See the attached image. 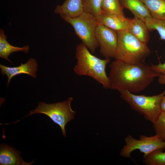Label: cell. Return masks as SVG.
<instances>
[{
  "label": "cell",
  "instance_id": "6da1fadb",
  "mask_svg": "<svg viewBox=\"0 0 165 165\" xmlns=\"http://www.w3.org/2000/svg\"><path fill=\"white\" fill-rule=\"evenodd\" d=\"M110 89L134 93L145 90L160 74L145 61L129 64L116 59L110 65Z\"/></svg>",
  "mask_w": 165,
  "mask_h": 165
},
{
  "label": "cell",
  "instance_id": "7a4b0ae2",
  "mask_svg": "<svg viewBox=\"0 0 165 165\" xmlns=\"http://www.w3.org/2000/svg\"><path fill=\"white\" fill-rule=\"evenodd\" d=\"M76 50L77 62L73 68L74 72L78 75L90 77L102 84L105 88H109L105 69L110 58L103 59L95 56L82 43L77 45Z\"/></svg>",
  "mask_w": 165,
  "mask_h": 165
},
{
  "label": "cell",
  "instance_id": "3957f363",
  "mask_svg": "<svg viewBox=\"0 0 165 165\" xmlns=\"http://www.w3.org/2000/svg\"><path fill=\"white\" fill-rule=\"evenodd\" d=\"M118 45L115 59L129 64L145 61L151 51L146 44L127 31L117 32Z\"/></svg>",
  "mask_w": 165,
  "mask_h": 165
},
{
  "label": "cell",
  "instance_id": "277c9868",
  "mask_svg": "<svg viewBox=\"0 0 165 165\" xmlns=\"http://www.w3.org/2000/svg\"><path fill=\"white\" fill-rule=\"evenodd\" d=\"M121 97L134 110L142 115L147 120L153 123L161 112L160 103L165 90L151 96L138 95L126 90L119 91Z\"/></svg>",
  "mask_w": 165,
  "mask_h": 165
},
{
  "label": "cell",
  "instance_id": "5b68a950",
  "mask_svg": "<svg viewBox=\"0 0 165 165\" xmlns=\"http://www.w3.org/2000/svg\"><path fill=\"white\" fill-rule=\"evenodd\" d=\"M60 16L72 26L76 35L91 53H95L99 47L95 35L98 24L96 18L92 14L84 12L74 18L63 15Z\"/></svg>",
  "mask_w": 165,
  "mask_h": 165
},
{
  "label": "cell",
  "instance_id": "8992f818",
  "mask_svg": "<svg viewBox=\"0 0 165 165\" xmlns=\"http://www.w3.org/2000/svg\"><path fill=\"white\" fill-rule=\"evenodd\" d=\"M73 100L72 97H70L63 102L51 104L40 102L35 109L30 111V113L24 117L36 113L45 114L60 127L62 134L66 137V125L74 119L76 113L71 107Z\"/></svg>",
  "mask_w": 165,
  "mask_h": 165
},
{
  "label": "cell",
  "instance_id": "52a82bcc",
  "mask_svg": "<svg viewBox=\"0 0 165 165\" xmlns=\"http://www.w3.org/2000/svg\"><path fill=\"white\" fill-rule=\"evenodd\" d=\"M125 141L126 144L121 151L120 155L126 158H131L130 154L136 150L143 153L144 157L155 150L165 149V142L156 134L152 136L141 135L139 139L129 135L125 138Z\"/></svg>",
  "mask_w": 165,
  "mask_h": 165
},
{
  "label": "cell",
  "instance_id": "ba28073f",
  "mask_svg": "<svg viewBox=\"0 0 165 165\" xmlns=\"http://www.w3.org/2000/svg\"><path fill=\"white\" fill-rule=\"evenodd\" d=\"M95 35L102 56L105 58H115L118 45L117 32L98 24Z\"/></svg>",
  "mask_w": 165,
  "mask_h": 165
},
{
  "label": "cell",
  "instance_id": "9c48e42d",
  "mask_svg": "<svg viewBox=\"0 0 165 165\" xmlns=\"http://www.w3.org/2000/svg\"><path fill=\"white\" fill-rule=\"evenodd\" d=\"M38 64L36 60L31 58L25 64L21 63L19 66L9 67L2 64H0V71L2 74L7 76L8 81L6 84L9 85L12 78L17 75L24 74L29 75L34 78H36V72L38 70Z\"/></svg>",
  "mask_w": 165,
  "mask_h": 165
},
{
  "label": "cell",
  "instance_id": "30bf717a",
  "mask_svg": "<svg viewBox=\"0 0 165 165\" xmlns=\"http://www.w3.org/2000/svg\"><path fill=\"white\" fill-rule=\"evenodd\" d=\"M98 24L105 26L117 32L127 31L130 19L115 14L102 12L96 17Z\"/></svg>",
  "mask_w": 165,
  "mask_h": 165
},
{
  "label": "cell",
  "instance_id": "8fae6325",
  "mask_svg": "<svg viewBox=\"0 0 165 165\" xmlns=\"http://www.w3.org/2000/svg\"><path fill=\"white\" fill-rule=\"evenodd\" d=\"M21 152L9 145L2 143L0 146V165H30L34 163L26 162L20 156Z\"/></svg>",
  "mask_w": 165,
  "mask_h": 165
},
{
  "label": "cell",
  "instance_id": "7c38bea8",
  "mask_svg": "<svg viewBox=\"0 0 165 165\" xmlns=\"http://www.w3.org/2000/svg\"><path fill=\"white\" fill-rule=\"evenodd\" d=\"M54 12L70 17L78 16L83 12L82 0H65L62 5L57 6Z\"/></svg>",
  "mask_w": 165,
  "mask_h": 165
},
{
  "label": "cell",
  "instance_id": "4fadbf2b",
  "mask_svg": "<svg viewBox=\"0 0 165 165\" xmlns=\"http://www.w3.org/2000/svg\"><path fill=\"white\" fill-rule=\"evenodd\" d=\"M123 8L127 9L134 15L144 22L152 17L145 5L140 0H120Z\"/></svg>",
  "mask_w": 165,
  "mask_h": 165
},
{
  "label": "cell",
  "instance_id": "5bb4252c",
  "mask_svg": "<svg viewBox=\"0 0 165 165\" xmlns=\"http://www.w3.org/2000/svg\"><path fill=\"white\" fill-rule=\"evenodd\" d=\"M127 31L146 44L149 40V31L145 22L138 18L134 17L130 20Z\"/></svg>",
  "mask_w": 165,
  "mask_h": 165
},
{
  "label": "cell",
  "instance_id": "9a60e30c",
  "mask_svg": "<svg viewBox=\"0 0 165 165\" xmlns=\"http://www.w3.org/2000/svg\"><path fill=\"white\" fill-rule=\"evenodd\" d=\"M4 31L0 30V57L5 59L12 63V62L8 58L12 53L15 52L22 51L26 53L29 52L30 49L28 45L20 47L10 44L6 40L7 37L4 34Z\"/></svg>",
  "mask_w": 165,
  "mask_h": 165
},
{
  "label": "cell",
  "instance_id": "2e32d148",
  "mask_svg": "<svg viewBox=\"0 0 165 165\" xmlns=\"http://www.w3.org/2000/svg\"><path fill=\"white\" fill-rule=\"evenodd\" d=\"M146 6L152 16L165 20V0H140Z\"/></svg>",
  "mask_w": 165,
  "mask_h": 165
},
{
  "label": "cell",
  "instance_id": "e0dca14e",
  "mask_svg": "<svg viewBox=\"0 0 165 165\" xmlns=\"http://www.w3.org/2000/svg\"><path fill=\"white\" fill-rule=\"evenodd\" d=\"M101 8L102 12L125 16L120 0H102Z\"/></svg>",
  "mask_w": 165,
  "mask_h": 165
},
{
  "label": "cell",
  "instance_id": "ac0fdd59",
  "mask_svg": "<svg viewBox=\"0 0 165 165\" xmlns=\"http://www.w3.org/2000/svg\"><path fill=\"white\" fill-rule=\"evenodd\" d=\"M145 22L149 31H157L160 35V39L165 41V20L152 17Z\"/></svg>",
  "mask_w": 165,
  "mask_h": 165
},
{
  "label": "cell",
  "instance_id": "d6986e66",
  "mask_svg": "<svg viewBox=\"0 0 165 165\" xmlns=\"http://www.w3.org/2000/svg\"><path fill=\"white\" fill-rule=\"evenodd\" d=\"M102 0H82L83 12L90 13L96 17L102 13Z\"/></svg>",
  "mask_w": 165,
  "mask_h": 165
},
{
  "label": "cell",
  "instance_id": "ffe728a7",
  "mask_svg": "<svg viewBox=\"0 0 165 165\" xmlns=\"http://www.w3.org/2000/svg\"><path fill=\"white\" fill-rule=\"evenodd\" d=\"M159 149L143 157V162L148 165H165V152Z\"/></svg>",
  "mask_w": 165,
  "mask_h": 165
},
{
  "label": "cell",
  "instance_id": "44dd1931",
  "mask_svg": "<svg viewBox=\"0 0 165 165\" xmlns=\"http://www.w3.org/2000/svg\"><path fill=\"white\" fill-rule=\"evenodd\" d=\"M153 124L156 134L165 142V112H161Z\"/></svg>",
  "mask_w": 165,
  "mask_h": 165
},
{
  "label": "cell",
  "instance_id": "7402d4cb",
  "mask_svg": "<svg viewBox=\"0 0 165 165\" xmlns=\"http://www.w3.org/2000/svg\"><path fill=\"white\" fill-rule=\"evenodd\" d=\"M151 66L154 71L160 74L159 79H165V62L161 63L160 62L157 65L151 64Z\"/></svg>",
  "mask_w": 165,
  "mask_h": 165
},
{
  "label": "cell",
  "instance_id": "603a6c76",
  "mask_svg": "<svg viewBox=\"0 0 165 165\" xmlns=\"http://www.w3.org/2000/svg\"><path fill=\"white\" fill-rule=\"evenodd\" d=\"M160 107L161 112H165V94L163 96L161 99Z\"/></svg>",
  "mask_w": 165,
  "mask_h": 165
},
{
  "label": "cell",
  "instance_id": "cb8c5ba5",
  "mask_svg": "<svg viewBox=\"0 0 165 165\" xmlns=\"http://www.w3.org/2000/svg\"><path fill=\"white\" fill-rule=\"evenodd\" d=\"M158 81L160 84L162 85H165V79H160L158 78Z\"/></svg>",
  "mask_w": 165,
  "mask_h": 165
}]
</instances>
